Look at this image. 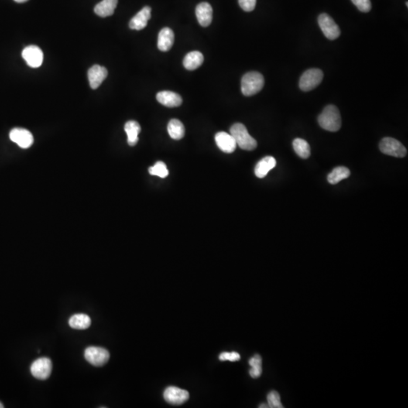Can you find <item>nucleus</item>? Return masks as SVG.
I'll use <instances>...</instances> for the list:
<instances>
[{
	"instance_id": "cd10ccee",
	"label": "nucleus",
	"mask_w": 408,
	"mask_h": 408,
	"mask_svg": "<svg viewBox=\"0 0 408 408\" xmlns=\"http://www.w3.org/2000/svg\"><path fill=\"white\" fill-rule=\"evenodd\" d=\"M267 401H268V408H283L281 402L280 395L275 391H272L267 395Z\"/></svg>"
},
{
	"instance_id": "bb28decb",
	"label": "nucleus",
	"mask_w": 408,
	"mask_h": 408,
	"mask_svg": "<svg viewBox=\"0 0 408 408\" xmlns=\"http://www.w3.org/2000/svg\"><path fill=\"white\" fill-rule=\"evenodd\" d=\"M149 173L152 176H158V177L164 179L169 175V170L166 167V164L163 162L159 161L157 163H155L153 166L150 167Z\"/></svg>"
},
{
	"instance_id": "393cba45",
	"label": "nucleus",
	"mask_w": 408,
	"mask_h": 408,
	"mask_svg": "<svg viewBox=\"0 0 408 408\" xmlns=\"http://www.w3.org/2000/svg\"><path fill=\"white\" fill-rule=\"evenodd\" d=\"M295 152L303 159H307L310 157L311 150L309 143L302 138H296L293 142Z\"/></svg>"
},
{
	"instance_id": "c85d7f7f",
	"label": "nucleus",
	"mask_w": 408,
	"mask_h": 408,
	"mask_svg": "<svg viewBox=\"0 0 408 408\" xmlns=\"http://www.w3.org/2000/svg\"><path fill=\"white\" fill-rule=\"evenodd\" d=\"M357 8L362 12H368L371 9V0H351Z\"/></svg>"
},
{
	"instance_id": "7c9ffc66",
	"label": "nucleus",
	"mask_w": 408,
	"mask_h": 408,
	"mask_svg": "<svg viewBox=\"0 0 408 408\" xmlns=\"http://www.w3.org/2000/svg\"><path fill=\"white\" fill-rule=\"evenodd\" d=\"M240 6L245 12L253 11L256 4V0H238Z\"/></svg>"
},
{
	"instance_id": "1a4fd4ad",
	"label": "nucleus",
	"mask_w": 408,
	"mask_h": 408,
	"mask_svg": "<svg viewBox=\"0 0 408 408\" xmlns=\"http://www.w3.org/2000/svg\"><path fill=\"white\" fill-rule=\"evenodd\" d=\"M189 396L188 391L176 386H169L163 392L165 401L172 405H183L188 400Z\"/></svg>"
},
{
	"instance_id": "412c9836",
	"label": "nucleus",
	"mask_w": 408,
	"mask_h": 408,
	"mask_svg": "<svg viewBox=\"0 0 408 408\" xmlns=\"http://www.w3.org/2000/svg\"><path fill=\"white\" fill-rule=\"evenodd\" d=\"M125 132H126L127 142L130 146H135L138 142V134L141 132V126L136 121H128L124 127Z\"/></svg>"
},
{
	"instance_id": "4be33fe9",
	"label": "nucleus",
	"mask_w": 408,
	"mask_h": 408,
	"mask_svg": "<svg viewBox=\"0 0 408 408\" xmlns=\"http://www.w3.org/2000/svg\"><path fill=\"white\" fill-rule=\"evenodd\" d=\"M69 325L77 330H86L91 325V318L86 314H73L69 319Z\"/></svg>"
},
{
	"instance_id": "f3484780",
	"label": "nucleus",
	"mask_w": 408,
	"mask_h": 408,
	"mask_svg": "<svg viewBox=\"0 0 408 408\" xmlns=\"http://www.w3.org/2000/svg\"><path fill=\"white\" fill-rule=\"evenodd\" d=\"M157 100L168 107H179L182 103V97L177 93L171 91L159 92L157 94Z\"/></svg>"
},
{
	"instance_id": "0eeeda50",
	"label": "nucleus",
	"mask_w": 408,
	"mask_h": 408,
	"mask_svg": "<svg viewBox=\"0 0 408 408\" xmlns=\"http://www.w3.org/2000/svg\"><path fill=\"white\" fill-rule=\"evenodd\" d=\"M52 371V361L46 357L38 358L31 364V374L36 379L39 380L47 379L50 377Z\"/></svg>"
},
{
	"instance_id": "6ab92c4d",
	"label": "nucleus",
	"mask_w": 408,
	"mask_h": 408,
	"mask_svg": "<svg viewBox=\"0 0 408 408\" xmlns=\"http://www.w3.org/2000/svg\"><path fill=\"white\" fill-rule=\"evenodd\" d=\"M118 0H102L94 7V12L98 16L106 18L114 14Z\"/></svg>"
},
{
	"instance_id": "a878e982",
	"label": "nucleus",
	"mask_w": 408,
	"mask_h": 408,
	"mask_svg": "<svg viewBox=\"0 0 408 408\" xmlns=\"http://www.w3.org/2000/svg\"><path fill=\"white\" fill-rule=\"evenodd\" d=\"M262 358L259 355H254L250 359L249 364L252 367L250 371V375L251 376V377L256 379L260 377L262 373Z\"/></svg>"
},
{
	"instance_id": "39448f33",
	"label": "nucleus",
	"mask_w": 408,
	"mask_h": 408,
	"mask_svg": "<svg viewBox=\"0 0 408 408\" xmlns=\"http://www.w3.org/2000/svg\"><path fill=\"white\" fill-rule=\"evenodd\" d=\"M381 152L395 157H405L407 155V149L399 141L395 138L386 137L382 138L379 143Z\"/></svg>"
},
{
	"instance_id": "aec40b11",
	"label": "nucleus",
	"mask_w": 408,
	"mask_h": 408,
	"mask_svg": "<svg viewBox=\"0 0 408 408\" xmlns=\"http://www.w3.org/2000/svg\"><path fill=\"white\" fill-rule=\"evenodd\" d=\"M204 58L203 54L198 51H193L187 54L183 61L184 67L188 70H194L198 68L203 63Z\"/></svg>"
},
{
	"instance_id": "473e14b6",
	"label": "nucleus",
	"mask_w": 408,
	"mask_h": 408,
	"mask_svg": "<svg viewBox=\"0 0 408 408\" xmlns=\"http://www.w3.org/2000/svg\"><path fill=\"white\" fill-rule=\"evenodd\" d=\"M259 408H268V405H265V404H262V405H259Z\"/></svg>"
},
{
	"instance_id": "6e6552de",
	"label": "nucleus",
	"mask_w": 408,
	"mask_h": 408,
	"mask_svg": "<svg viewBox=\"0 0 408 408\" xmlns=\"http://www.w3.org/2000/svg\"><path fill=\"white\" fill-rule=\"evenodd\" d=\"M318 25L324 36L330 40H334L340 36V30L334 19L327 15L321 14L318 17Z\"/></svg>"
},
{
	"instance_id": "f03ea898",
	"label": "nucleus",
	"mask_w": 408,
	"mask_h": 408,
	"mask_svg": "<svg viewBox=\"0 0 408 408\" xmlns=\"http://www.w3.org/2000/svg\"><path fill=\"white\" fill-rule=\"evenodd\" d=\"M230 134L234 138L237 145L241 149L252 151L257 147V142L254 139L242 124H235L231 127Z\"/></svg>"
},
{
	"instance_id": "a211bd4d",
	"label": "nucleus",
	"mask_w": 408,
	"mask_h": 408,
	"mask_svg": "<svg viewBox=\"0 0 408 408\" xmlns=\"http://www.w3.org/2000/svg\"><path fill=\"white\" fill-rule=\"evenodd\" d=\"M276 159L273 157L268 156L261 159L255 168V174L259 179H263L268 175V172L276 166Z\"/></svg>"
},
{
	"instance_id": "dca6fc26",
	"label": "nucleus",
	"mask_w": 408,
	"mask_h": 408,
	"mask_svg": "<svg viewBox=\"0 0 408 408\" xmlns=\"http://www.w3.org/2000/svg\"><path fill=\"white\" fill-rule=\"evenodd\" d=\"M175 35L173 30L164 28L158 35L157 47L162 52H168L174 43Z\"/></svg>"
},
{
	"instance_id": "423d86ee",
	"label": "nucleus",
	"mask_w": 408,
	"mask_h": 408,
	"mask_svg": "<svg viewBox=\"0 0 408 408\" xmlns=\"http://www.w3.org/2000/svg\"><path fill=\"white\" fill-rule=\"evenodd\" d=\"M84 356L93 366L101 367L109 360L110 353L101 347L90 346L85 350Z\"/></svg>"
},
{
	"instance_id": "9b49d317",
	"label": "nucleus",
	"mask_w": 408,
	"mask_h": 408,
	"mask_svg": "<svg viewBox=\"0 0 408 408\" xmlns=\"http://www.w3.org/2000/svg\"><path fill=\"white\" fill-rule=\"evenodd\" d=\"M10 139L22 148H28L33 145V136L25 128H13L9 134Z\"/></svg>"
},
{
	"instance_id": "7ed1b4c3",
	"label": "nucleus",
	"mask_w": 408,
	"mask_h": 408,
	"mask_svg": "<svg viewBox=\"0 0 408 408\" xmlns=\"http://www.w3.org/2000/svg\"><path fill=\"white\" fill-rule=\"evenodd\" d=\"M265 80L259 72L246 73L241 80V91L245 96H252L259 93L263 88Z\"/></svg>"
},
{
	"instance_id": "72a5a7b5",
	"label": "nucleus",
	"mask_w": 408,
	"mask_h": 408,
	"mask_svg": "<svg viewBox=\"0 0 408 408\" xmlns=\"http://www.w3.org/2000/svg\"><path fill=\"white\" fill-rule=\"evenodd\" d=\"M4 408V405H2V404L1 403V402H0V408Z\"/></svg>"
},
{
	"instance_id": "2f4dec72",
	"label": "nucleus",
	"mask_w": 408,
	"mask_h": 408,
	"mask_svg": "<svg viewBox=\"0 0 408 408\" xmlns=\"http://www.w3.org/2000/svg\"><path fill=\"white\" fill-rule=\"evenodd\" d=\"M15 2H18V3H23V2H27L28 0H15Z\"/></svg>"
},
{
	"instance_id": "f257e3e1",
	"label": "nucleus",
	"mask_w": 408,
	"mask_h": 408,
	"mask_svg": "<svg viewBox=\"0 0 408 408\" xmlns=\"http://www.w3.org/2000/svg\"><path fill=\"white\" fill-rule=\"evenodd\" d=\"M318 124L321 128L330 132H337L342 126L341 115L335 105H328L318 117Z\"/></svg>"
},
{
	"instance_id": "c756f323",
	"label": "nucleus",
	"mask_w": 408,
	"mask_h": 408,
	"mask_svg": "<svg viewBox=\"0 0 408 408\" xmlns=\"http://www.w3.org/2000/svg\"><path fill=\"white\" fill-rule=\"evenodd\" d=\"M241 359V355L239 353L236 352V351H232V352H222L220 355V360L221 361H238Z\"/></svg>"
},
{
	"instance_id": "4468645a",
	"label": "nucleus",
	"mask_w": 408,
	"mask_h": 408,
	"mask_svg": "<svg viewBox=\"0 0 408 408\" xmlns=\"http://www.w3.org/2000/svg\"><path fill=\"white\" fill-rule=\"evenodd\" d=\"M152 8L149 6H145L138 12L129 22V28L135 31H141L144 29L148 25V21L152 18Z\"/></svg>"
},
{
	"instance_id": "9d476101",
	"label": "nucleus",
	"mask_w": 408,
	"mask_h": 408,
	"mask_svg": "<svg viewBox=\"0 0 408 408\" xmlns=\"http://www.w3.org/2000/svg\"><path fill=\"white\" fill-rule=\"evenodd\" d=\"M22 57L30 67L36 68L42 65L43 53L40 48L36 46H30L22 52Z\"/></svg>"
},
{
	"instance_id": "f8f14e48",
	"label": "nucleus",
	"mask_w": 408,
	"mask_h": 408,
	"mask_svg": "<svg viewBox=\"0 0 408 408\" xmlns=\"http://www.w3.org/2000/svg\"><path fill=\"white\" fill-rule=\"evenodd\" d=\"M215 140L219 148L224 153H233L237 148V143L234 138L231 134L227 132H218L215 136Z\"/></svg>"
},
{
	"instance_id": "20e7f679",
	"label": "nucleus",
	"mask_w": 408,
	"mask_h": 408,
	"mask_svg": "<svg viewBox=\"0 0 408 408\" xmlns=\"http://www.w3.org/2000/svg\"><path fill=\"white\" fill-rule=\"evenodd\" d=\"M324 78V73L320 69H309L306 70L299 80V88L304 92L314 90L320 84Z\"/></svg>"
},
{
	"instance_id": "2eb2a0df",
	"label": "nucleus",
	"mask_w": 408,
	"mask_h": 408,
	"mask_svg": "<svg viewBox=\"0 0 408 408\" xmlns=\"http://www.w3.org/2000/svg\"><path fill=\"white\" fill-rule=\"evenodd\" d=\"M196 16L202 27H208L213 21V8L208 2H201L196 7Z\"/></svg>"
},
{
	"instance_id": "b1692460",
	"label": "nucleus",
	"mask_w": 408,
	"mask_h": 408,
	"mask_svg": "<svg viewBox=\"0 0 408 408\" xmlns=\"http://www.w3.org/2000/svg\"><path fill=\"white\" fill-rule=\"evenodd\" d=\"M350 174H351V173H350V170L348 168L345 167V166H339V167L335 168L328 175L327 181H328L330 184L337 185V183L341 182L343 179L349 177Z\"/></svg>"
},
{
	"instance_id": "5701e85b",
	"label": "nucleus",
	"mask_w": 408,
	"mask_h": 408,
	"mask_svg": "<svg viewBox=\"0 0 408 408\" xmlns=\"http://www.w3.org/2000/svg\"><path fill=\"white\" fill-rule=\"evenodd\" d=\"M169 136L175 140H180L185 135L186 129L184 125L177 119L171 120L167 126Z\"/></svg>"
},
{
	"instance_id": "ddd939ff",
	"label": "nucleus",
	"mask_w": 408,
	"mask_h": 408,
	"mask_svg": "<svg viewBox=\"0 0 408 408\" xmlns=\"http://www.w3.org/2000/svg\"><path fill=\"white\" fill-rule=\"evenodd\" d=\"M107 77V70L102 66L95 64L89 70L88 78L90 87L93 90L98 89Z\"/></svg>"
}]
</instances>
